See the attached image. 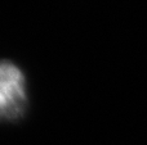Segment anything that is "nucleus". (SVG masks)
Segmentation results:
<instances>
[{"instance_id": "obj_1", "label": "nucleus", "mask_w": 147, "mask_h": 145, "mask_svg": "<svg viewBox=\"0 0 147 145\" xmlns=\"http://www.w3.org/2000/svg\"><path fill=\"white\" fill-rule=\"evenodd\" d=\"M26 81L22 71L8 61H0V120H14L26 107Z\"/></svg>"}]
</instances>
